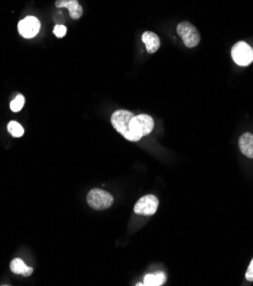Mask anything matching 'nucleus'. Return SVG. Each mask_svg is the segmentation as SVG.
Segmentation results:
<instances>
[{"label":"nucleus","mask_w":253,"mask_h":286,"mask_svg":"<svg viewBox=\"0 0 253 286\" xmlns=\"http://www.w3.org/2000/svg\"><path fill=\"white\" fill-rule=\"evenodd\" d=\"M154 129V120L148 114H140L134 116L129 124V136L126 140L138 142L144 136H148Z\"/></svg>","instance_id":"1"},{"label":"nucleus","mask_w":253,"mask_h":286,"mask_svg":"<svg viewBox=\"0 0 253 286\" xmlns=\"http://www.w3.org/2000/svg\"><path fill=\"white\" fill-rule=\"evenodd\" d=\"M177 34L182 39L186 47L194 48L196 47L201 40V36L198 28L188 21H184L177 26Z\"/></svg>","instance_id":"2"},{"label":"nucleus","mask_w":253,"mask_h":286,"mask_svg":"<svg viewBox=\"0 0 253 286\" xmlns=\"http://www.w3.org/2000/svg\"><path fill=\"white\" fill-rule=\"evenodd\" d=\"M87 202L92 209L105 210L113 204V196L103 190L95 188L88 193Z\"/></svg>","instance_id":"3"},{"label":"nucleus","mask_w":253,"mask_h":286,"mask_svg":"<svg viewBox=\"0 0 253 286\" xmlns=\"http://www.w3.org/2000/svg\"><path fill=\"white\" fill-rule=\"evenodd\" d=\"M232 58L240 66H248L253 62V49L246 42H240L232 48Z\"/></svg>","instance_id":"4"},{"label":"nucleus","mask_w":253,"mask_h":286,"mask_svg":"<svg viewBox=\"0 0 253 286\" xmlns=\"http://www.w3.org/2000/svg\"><path fill=\"white\" fill-rule=\"evenodd\" d=\"M134 116V114L132 112L126 111V110H118L111 116L113 128L116 129L118 132L121 134L126 140L129 136V124Z\"/></svg>","instance_id":"5"},{"label":"nucleus","mask_w":253,"mask_h":286,"mask_svg":"<svg viewBox=\"0 0 253 286\" xmlns=\"http://www.w3.org/2000/svg\"><path fill=\"white\" fill-rule=\"evenodd\" d=\"M158 208V200L154 195H145L138 200L134 206V211L140 216H153Z\"/></svg>","instance_id":"6"},{"label":"nucleus","mask_w":253,"mask_h":286,"mask_svg":"<svg viewBox=\"0 0 253 286\" xmlns=\"http://www.w3.org/2000/svg\"><path fill=\"white\" fill-rule=\"evenodd\" d=\"M18 32L23 38L31 39L39 34L40 22L34 16H26L18 23Z\"/></svg>","instance_id":"7"},{"label":"nucleus","mask_w":253,"mask_h":286,"mask_svg":"<svg viewBox=\"0 0 253 286\" xmlns=\"http://www.w3.org/2000/svg\"><path fill=\"white\" fill-rule=\"evenodd\" d=\"M57 8H68L72 20H79L84 14V10L78 0H56Z\"/></svg>","instance_id":"8"},{"label":"nucleus","mask_w":253,"mask_h":286,"mask_svg":"<svg viewBox=\"0 0 253 286\" xmlns=\"http://www.w3.org/2000/svg\"><path fill=\"white\" fill-rule=\"evenodd\" d=\"M142 42L145 44L146 50H148L150 54H154V52H158V49L160 48V38H158L156 34H154L152 31L144 32L142 36Z\"/></svg>","instance_id":"9"},{"label":"nucleus","mask_w":253,"mask_h":286,"mask_svg":"<svg viewBox=\"0 0 253 286\" xmlns=\"http://www.w3.org/2000/svg\"><path fill=\"white\" fill-rule=\"evenodd\" d=\"M238 146L240 152L243 155H246V158H253V134L250 132L243 134L240 137Z\"/></svg>","instance_id":"10"},{"label":"nucleus","mask_w":253,"mask_h":286,"mask_svg":"<svg viewBox=\"0 0 253 286\" xmlns=\"http://www.w3.org/2000/svg\"><path fill=\"white\" fill-rule=\"evenodd\" d=\"M10 270L14 274H18V275H23V276H30L34 272V268L28 267V266L23 262L21 259H14L10 262Z\"/></svg>","instance_id":"11"},{"label":"nucleus","mask_w":253,"mask_h":286,"mask_svg":"<svg viewBox=\"0 0 253 286\" xmlns=\"http://www.w3.org/2000/svg\"><path fill=\"white\" fill-rule=\"evenodd\" d=\"M166 274L162 272H154V274H148V275L145 276L144 280V285L148 286H160L166 283Z\"/></svg>","instance_id":"12"},{"label":"nucleus","mask_w":253,"mask_h":286,"mask_svg":"<svg viewBox=\"0 0 253 286\" xmlns=\"http://www.w3.org/2000/svg\"><path fill=\"white\" fill-rule=\"evenodd\" d=\"M7 130L8 132H10L12 136L16 137V138H20L22 137L24 134V129L23 126L18 124V122L16 121H10V124L7 126Z\"/></svg>","instance_id":"13"},{"label":"nucleus","mask_w":253,"mask_h":286,"mask_svg":"<svg viewBox=\"0 0 253 286\" xmlns=\"http://www.w3.org/2000/svg\"><path fill=\"white\" fill-rule=\"evenodd\" d=\"M24 103H26V98L22 95H18L10 102V110L13 112H20L23 108Z\"/></svg>","instance_id":"14"},{"label":"nucleus","mask_w":253,"mask_h":286,"mask_svg":"<svg viewBox=\"0 0 253 286\" xmlns=\"http://www.w3.org/2000/svg\"><path fill=\"white\" fill-rule=\"evenodd\" d=\"M54 34L57 38H63V36L66 34V28L64 26H60V24H57L54 28Z\"/></svg>","instance_id":"15"},{"label":"nucleus","mask_w":253,"mask_h":286,"mask_svg":"<svg viewBox=\"0 0 253 286\" xmlns=\"http://www.w3.org/2000/svg\"><path fill=\"white\" fill-rule=\"evenodd\" d=\"M246 278L248 282H253V259H252L251 264H250V266H248V270H246Z\"/></svg>","instance_id":"16"}]
</instances>
